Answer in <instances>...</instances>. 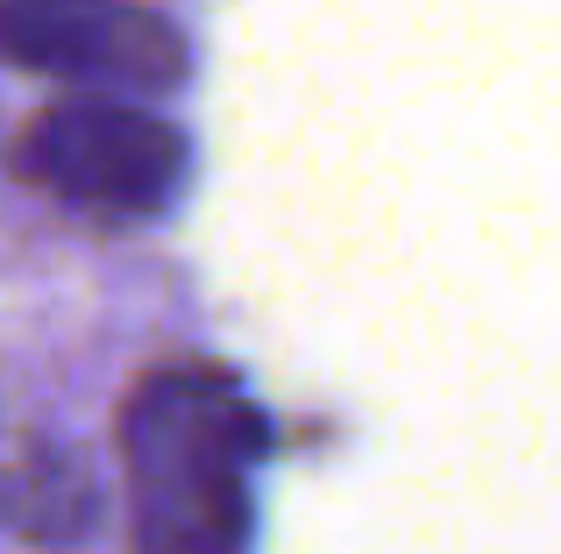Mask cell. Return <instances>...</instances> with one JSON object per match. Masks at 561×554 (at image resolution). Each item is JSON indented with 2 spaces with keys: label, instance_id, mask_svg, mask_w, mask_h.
Segmentation results:
<instances>
[{
  "label": "cell",
  "instance_id": "2",
  "mask_svg": "<svg viewBox=\"0 0 561 554\" xmlns=\"http://www.w3.org/2000/svg\"><path fill=\"white\" fill-rule=\"evenodd\" d=\"M14 164L36 193L100 221H157L179 199L192 150L171 122L114 93H71L43 107L14 142Z\"/></svg>",
  "mask_w": 561,
  "mask_h": 554
},
{
  "label": "cell",
  "instance_id": "1",
  "mask_svg": "<svg viewBox=\"0 0 561 554\" xmlns=\"http://www.w3.org/2000/svg\"><path fill=\"white\" fill-rule=\"evenodd\" d=\"M122 484L136 554H249L271 427L214 362H157L122 399Z\"/></svg>",
  "mask_w": 561,
  "mask_h": 554
},
{
  "label": "cell",
  "instance_id": "4",
  "mask_svg": "<svg viewBox=\"0 0 561 554\" xmlns=\"http://www.w3.org/2000/svg\"><path fill=\"white\" fill-rule=\"evenodd\" d=\"M100 519V490L71 448L57 441H22L14 455H0V527L22 533L36 547H71L85 541Z\"/></svg>",
  "mask_w": 561,
  "mask_h": 554
},
{
  "label": "cell",
  "instance_id": "3",
  "mask_svg": "<svg viewBox=\"0 0 561 554\" xmlns=\"http://www.w3.org/2000/svg\"><path fill=\"white\" fill-rule=\"evenodd\" d=\"M0 57L100 93L185 85V36L136 0H0Z\"/></svg>",
  "mask_w": 561,
  "mask_h": 554
}]
</instances>
